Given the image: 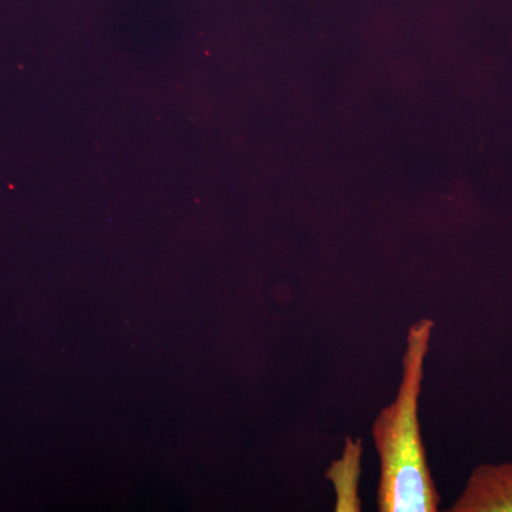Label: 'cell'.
Listing matches in <instances>:
<instances>
[{
    "instance_id": "6da1fadb",
    "label": "cell",
    "mask_w": 512,
    "mask_h": 512,
    "mask_svg": "<svg viewBox=\"0 0 512 512\" xmlns=\"http://www.w3.org/2000/svg\"><path fill=\"white\" fill-rule=\"evenodd\" d=\"M434 320L410 326L403 355V375L396 399L373 423L372 436L380 460L377 510L436 512L440 495L429 464L419 421L424 362L429 353Z\"/></svg>"
},
{
    "instance_id": "7a4b0ae2",
    "label": "cell",
    "mask_w": 512,
    "mask_h": 512,
    "mask_svg": "<svg viewBox=\"0 0 512 512\" xmlns=\"http://www.w3.org/2000/svg\"><path fill=\"white\" fill-rule=\"evenodd\" d=\"M451 512H512V463L478 467Z\"/></svg>"
},
{
    "instance_id": "3957f363",
    "label": "cell",
    "mask_w": 512,
    "mask_h": 512,
    "mask_svg": "<svg viewBox=\"0 0 512 512\" xmlns=\"http://www.w3.org/2000/svg\"><path fill=\"white\" fill-rule=\"evenodd\" d=\"M360 441L346 440L343 456L330 466L326 477L335 484L336 511H360L357 483L360 476Z\"/></svg>"
}]
</instances>
